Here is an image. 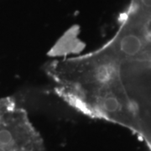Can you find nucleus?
<instances>
[{
    "label": "nucleus",
    "mask_w": 151,
    "mask_h": 151,
    "mask_svg": "<svg viewBox=\"0 0 151 151\" xmlns=\"http://www.w3.org/2000/svg\"><path fill=\"white\" fill-rule=\"evenodd\" d=\"M70 107L131 131L151 151V31L119 22L113 37L71 57L67 70Z\"/></svg>",
    "instance_id": "obj_1"
}]
</instances>
